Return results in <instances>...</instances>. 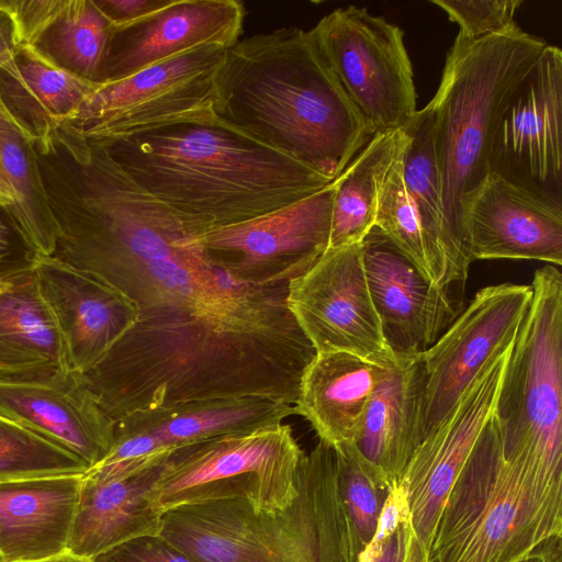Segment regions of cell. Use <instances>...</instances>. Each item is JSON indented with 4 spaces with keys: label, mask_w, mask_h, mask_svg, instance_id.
Listing matches in <instances>:
<instances>
[{
    "label": "cell",
    "mask_w": 562,
    "mask_h": 562,
    "mask_svg": "<svg viewBox=\"0 0 562 562\" xmlns=\"http://www.w3.org/2000/svg\"><path fill=\"white\" fill-rule=\"evenodd\" d=\"M296 414L282 400L244 396L200 400L130 414L116 427L149 434L164 446L177 449L214 437L255 431L282 424Z\"/></svg>",
    "instance_id": "25"
},
{
    "label": "cell",
    "mask_w": 562,
    "mask_h": 562,
    "mask_svg": "<svg viewBox=\"0 0 562 562\" xmlns=\"http://www.w3.org/2000/svg\"><path fill=\"white\" fill-rule=\"evenodd\" d=\"M88 469L72 453L0 416V482L83 474Z\"/></svg>",
    "instance_id": "34"
},
{
    "label": "cell",
    "mask_w": 562,
    "mask_h": 562,
    "mask_svg": "<svg viewBox=\"0 0 562 562\" xmlns=\"http://www.w3.org/2000/svg\"><path fill=\"white\" fill-rule=\"evenodd\" d=\"M560 535L562 504L507 465L492 417L447 497L428 562H517Z\"/></svg>",
    "instance_id": "7"
},
{
    "label": "cell",
    "mask_w": 562,
    "mask_h": 562,
    "mask_svg": "<svg viewBox=\"0 0 562 562\" xmlns=\"http://www.w3.org/2000/svg\"><path fill=\"white\" fill-rule=\"evenodd\" d=\"M19 46L90 82L102 85V70L114 26L93 0L7 1Z\"/></svg>",
    "instance_id": "21"
},
{
    "label": "cell",
    "mask_w": 562,
    "mask_h": 562,
    "mask_svg": "<svg viewBox=\"0 0 562 562\" xmlns=\"http://www.w3.org/2000/svg\"><path fill=\"white\" fill-rule=\"evenodd\" d=\"M315 353L281 285L228 313L138 317L100 362L80 374L115 423L200 400L262 396L295 405Z\"/></svg>",
    "instance_id": "1"
},
{
    "label": "cell",
    "mask_w": 562,
    "mask_h": 562,
    "mask_svg": "<svg viewBox=\"0 0 562 562\" xmlns=\"http://www.w3.org/2000/svg\"><path fill=\"white\" fill-rule=\"evenodd\" d=\"M303 454L283 423L186 445L164 461L148 501L162 514L229 499H244L256 512L282 510L297 495Z\"/></svg>",
    "instance_id": "8"
},
{
    "label": "cell",
    "mask_w": 562,
    "mask_h": 562,
    "mask_svg": "<svg viewBox=\"0 0 562 562\" xmlns=\"http://www.w3.org/2000/svg\"><path fill=\"white\" fill-rule=\"evenodd\" d=\"M226 47L204 45L100 85L64 123L110 142L181 122L216 117L215 79Z\"/></svg>",
    "instance_id": "9"
},
{
    "label": "cell",
    "mask_w": 562,
    "mask_h": 562,
    "mask_svg": "<svg viewBox=\"0 0 562 562\" xmlns=\"http://www.w3.org/2000/svg\"><path fill=\"white\" fill-rule=\"evenodd\" d=\"M402 562H428V550L415 536L411 527Z\"/></svg>",
    "instance_id": "43"
},
{
    "label": "cell",
    "mask_w": 562,
    "mask_h": 562,
    "mask_svg": "<svg viewBox=\"0 0 562 562\" xmlns=\"http://www.w3.org/2000/svg\"><path fill=\"white\" fill-rule=\"evenodd\" d=\"M411 527V521L403 524L385 542L381 554L374 562H402Z\"/></svg>",
    "instance_id": "41"
},
{
    "label": "cell",
    "mask_w": 562,
    "mask_h": 562,
    "mask_svg": "<svg viewBox=\"0 0 562 562\" xmlns=\"http://www.w3.org/2000/svg\"><path fill=\"white\" fill-rule=\"evenodd\" d=\"M0 183L12 203L4 210L29 245L52 256L56 224L46 195L34 132L5 103L0 91Z\"/></svg>",
    "instance_id": "28"
},
{
    "label": "cell",
    "mask_w": 562,
    "mask_h": 562,
    "mask_svg": "<svg viewBox=\"0 0 562 562\" xmlns=\"http://www.w3.org/2000/svg\"><path fill=\"white\" fill-rule=\"evenodd\" d=\"M296 482L282 510L256 512L244 499L181 506L164 513L159 536L192 562H357L333 446L319 440L304 453Z\"/></svg>",
    "instance_id": "4"
},
{
    "label": "cell",
    "mask_w": 562,
    "mask_h": 562,
    "mask_svg": "<svg viewBox=\"0 0 562 562\" xmlns=\"http://www.w3.org/2000/svg\"><path fill=\"white\" fill-rule=\"evenodd\" d=\"M404 131L409 138L402 155L405 188L418 213L424 232L442 260L451 283L463 284L468 278L456 262L443 214L434 117L428 104L416 111Z\"/></svg>",
    "instance_id": "31"
},
{
    "label": "cell",
    "mask_w": 562,
    "mask_h": 562,
    "mask_svg": "<svg viewBox=\"0 0 562 562\" xmlns=\"http://www.w3.org/2000/svg\"><path fill=\"white\" fill-rule=\"evenodd\" d=\"M12 203V200L5 189L0 183V207L7 210Z\"/></svg>",
    "instance_id": "45"
},
{
    "label": "cell",
    "mask_w": 562,
    "mask_h": 562,
    "mask_svg": "<svg viewBox=\"0 0 562 562\" xmlns=\"http://www.w3.org/2000/svg\"><path fill=\"white\" fill-rule=\"evenodd\" d=\"M215 114L263 144L337 179L375 134L311 30L283 26L226 49Z\"/></svg>",
    "instance_id": "2"
},
{
    "label": "cell",
    "mask_w": 562,
    "mask_h": 562,
    "mask_svg": "<svg viewBox=\"0 0 562 562\" xmlns=\"http://www.w3.org/2000/svg\"><path fill=\"white\" fill-rule=\"evenodd\" d=\"M546 46L516 23L476 41L457 35L428 103L448 236L467 278L473 261L464 225L468 202L491 173V146L502 112Z\"/></svg>",
    "instance_id": "5"
},
{
    "label": "cell",
    "mask_w": 562,
    "mask_h": 562,
    "mask_svg": "<svg viewBox=\"0 0 562 562\" xmlns=\"http://www.w3.org/2000/svg\"><path fill=\"white\" fill-rule=\"evenodd\" d=\"M245 8L237 0H170L128 25L114 27L102 83L204 45L232 47L240 38Z\"/></svg>",
    "instance_id": "18"
},
{
    "label": "cell",
    "mask_w": 562,
    "mask_h": 562,
    "mask_svg": "<svg viewBox=\"0 0 562 562\" xmlns=\"http://www.w3.org/2000/svg\"><path fill=\"white\" fill-rule=\"evenodd\" d=\"M402 155L395 160L381 186L374 226L431 284L440 288L452 285L442 260L424 232L418 213L405 188Z\"/></svg>",
    "instance_id": "32"
},
{
    "label": "cell",
    "mask_w": 562,
    "mask_h": 562,
    "mask_svg": "<svg viewBox=\"0 0 562 562\" xmlns=\"http://www.w3.org/2000/svg\"><path fill=\"white\" fill-rule=\"evenodd\" d=\"M531 552L539 562H562V535L544 539Z\"/></svg>",
    "instance_id": "42"
},
{
    "label": "cell",
    "mask_w": 562,
    "mask_h": 562,
    "mask_svg": "<svg viewBox=\"0 0 562 562\" xmlns=\"http://www.w3.org/2000/svg\"><path fill=\"white\" fill-rule=\"evenodd\" d=\"M0 75L12 83H22L18 66V45L14 38L10 18L4 12L0 1Z\"/></svg>",
    "instance_id": "40"
},
{
    "label": "cell",
    "mask_w": 562,
    "mask_h": 562,
    "mask_svg": "<svg viewBox=\"0 0 562 562\" xmlns=\"http://www.w3.org/2000/svg\"><path fill=\"white\" fill-rule=\"evenodd\" d=\"M100 144L142 189L199 231L274 212L334 181L217 116Z\"/></svg>",
    "instance_id": "3"
},
{
    "label": "cell",
    "mask_w": 562,
    "mask_h": 562,
    "mask_svg": "<svg viewBox=\"0 0 562 562\" xmlns=\"http://www.w3.org/2000/svg\"><path fill=\"white\" fill-rule=\"evenodd\" d=\"M22 83L0 80L1 94L11 111L34 134L66 122L100 86L55 65L31 46L18 47Z\"/></svg>",
    "instance_id": "30"
},
{
    "label": "cell",
    "mask_w": 562,
    "mask_h": 562,
    "mask_svg": "<svg viewBox=\"0 0 562 562\" xmlns=\"http://www.w3.org/2000/svg\"><path fill=\"white\" fill-rule=\"evenodd\" d=\"M408 142L404 130L375 133L337 178L328 248L359 244L371 231L381 186Z\"/></svg>",
    "instance_id": "29"
},
{
    "label": "cell",
    "mask_w": 562,
    "mask_h": 562,
    "mask_svg": "<svg viewBox=\"0 0 562 562\" xmlns=\"http://www.w3.org/2000/svg\"><path fill=\"white\" fill-rule=\"evenodd\" d=\"M361 246L368 288L387 346L395 356L424 352L464 310L457 284H431L376 226Z\"/></svg>",
    "instance_id": "16"
},
{
    "label": "cell",
    "mask_w": 562,
    "mask_h": 562,
    "mask_svg": "<svg viewBox=\"0 0 562 562\" xmlns=\"http://www.w3.org/2000/svg\"><path fill=\"white\" fill-rule=\"evenodd\" d=\"M82 474L0 482L4 562H36L67 551Z\"/></svg>",
    "instance_id": "22"
},
{
    "label": "cell",
    "mask_w": 562,
    "mask_h": 562,
    "mask_svg": "<svg viewBox=\"0 0 562 562\" xmlns=\"http://www.w3.org/2000/svg\"><path fill=\"white\" fill-rule=\"evenodd\" d=\"M8 282V281H7ZM5 282L0 283V286L3 285Z\"/></svg>",
    "instance_id": "48"
},
{
    "label": "cell",
    "mask_w": 562,
    "mask_h": 562,
    "mask_svg": "<svg viewBox=\"0 0 562 562\" xmlns=\"http://www.w3.org/2000/svg\"><path fill=\"white\" fill-rule=\"evenodd\" d=\"M472 260L524 259L562 265V209L490 173L468 202Z\"/></svg>",
    "instance_id": "20"
},
{
    "label": "cell",
    "mask_w": 562,
    "mask_h": 562,
    "mask_svg": "<svg viewBox=\"0 0 562 562\" xmlns=\"http://www.w3.org/2000/svg\"><path fill=\"white\" fill-rule=\"evenodd\" d=\"M423 373L419 355L396 356L369 402L355 445L394 484L415 451Z\"/></svg>",
    "instance_id": "26"
},
{
    "label": "cell",
    "mask_w": 562,
    "mask_h": 562,
    "mask_svg": "<svg viewBox=\"0 0 562 562\" xmlns=\"http://www.w3.org/2000/svg\"><path fill=\"white\" fill-rule=\"evenodd\" d=\"M337 179L318 192L250 221L203 231L215 266L254 286H279L306 272L328 249Z\"/></svg>",
    "instance_id": "12"
},
{
    "label": "cell",
    "mask_w": 562,
    "mask_h": 562,
    "mask_svg": "<svg viewBox=\"0 0 562 562\" xmlns=\"http://www.w3.org/2000/svg\"><path fill=\"white\" fill-rule=\"evenodd\" d=\"M407 521H411V516L406 492L403 485L396 482L384 502L375 532L357 562H374L385 542Z\"/></svg>",
    "instance_id": "37"
},
{
    "label": "cell",
    "mask_w": 562,
    "mask_h": 562,
    "mask_svg": "<svg viewBox=\"0 0 562 562\" xmlns=\"http://www.w3.org/2000/svg\"><path fill=\"white\" fill-rule=\"evenodd\" d=\"M512 346L494 420L504 461L562 502V273L547 265Z\"/></svg>",
    "instance_id": "6"
},
{
    "label": "cell",
    "mask_w": 562,
    "mask_h": 562,
    "mask_svg": "<svg viewBox=\"0 0 562 562\" xmlns=\"http://www.w3.org/2000/svg\"><path fill=\"white\" fill-rule=\"evenodd\" d=\"M90 562H192L160 536L137 538L120 544Z\"/></svg>",
    "instance_id": "38"
},
{
    "label": "cell",
    "mask_w": 562,
    "mask_h": 562,
    "mask_svg": "<svg viewBox=\"0 0 562 562\" xmlns=\"http://www.w3.org/2000/svg\"><path fill=\"white\" fill-rule=\"evenodd\" d=\"M512 346L486 363L449 416L418 445L398 480L406 492L413 531L427 550L447 497L494 415Z\"/></svg>",
    "instance_id": "15"
},
{
    "label": "cell",
    "mask_w": 562,
    "mask_h": 562,
    "mask_svg": "<svg viewBox=\"0 0 562 562\" xmlns=\"http://www.w3.org/2000/svg\"><path fill=\"white\" fill-rule=\"evenodd\" d=\"M37 255L0 207V283L34 270Z\"/></svg>",
    "instance_id": "36"
},
{
    "label": "cell",
    "mask_w": 562,
    "mask_h": 562,
    "mask_svg": "<svg viewBox=\"0 0 562 562\" xmlns=\"http://www.w3.org/2000/svg\"><path fill=\"white\" fill-rule=\"evenodd\" d=\"M70 370L66 346L34 270L0 286V376Z\"/></svg>",
    "instance_id": "27"
},
{
    "label": "cell",
    "mask_w": 562,
    "mask_h": 562,
    "mask_svg": "<svg viewBox=\"0 0 562 562\" xmlns=\"http://www.w3.org/2000/svg\"><path fill=\"white\" fill-rule=\"evenodd\" d=\"M333 448L336 453L339 495L361 553L375 532L393 484L382 470L363 457L355 442Z\"/></svg>",
    "instance_id": "33"
},
{
    "label": "cell",
    "mask_w": 562,
    "mask_h": 562,
    "mask_svg": "<svg viewBox=\"0 0 562 562\" xmlns=\"http://www.w3.org/2000/svg\"><path fill=\"white\" fill-rule=\"evenodd\" d=\"M430 3L459 25L458 36L476 41L514 24L522 0H430Z\"/></svg>",
    "instance_id": "35"
},
{
    "label": "cell",
    "mask_w": 562,
    "mask_h": 562,
    "mask_svg": "<svg viewBox=\"0 0 562 562\" xmlns=\"http://www.w3.org/2000/svg\"><path fill=\"white\" fill-rule=\"evenodd\" d=\"M286 303L316 352H347L382 367L396 361L371 300L361 243L328 248L288 283Z\"/></svg>",
    "instance_id": "14"
},
{
    "label": "cell",
    "mask_w": 562,
    "mask_h": 562,
    "mask_svg": "<svg viewBox=\"0 0 562 562\" xmlns=\"http://www.w3.org/2000/svg\"><path fill=\"white\" fill-rule=\"evenodd\" d=\"M531 297V285L485 286L437 341L419 353L423 387L417 447L449 416L486 363L514 344Z\"/></svg>",
    "instance_id": "11"
},
{
    "label": "cell",
    "mask_w": 562,
    "mask_h": 562,
    "mask_svg": "<svg viewBox=\"0 0 562 562\" xmlns=\"http://www.w3.org/2000/svg\"><path fill=\"white\" fill-rule=\"evenodd\" d=\"M517 562H539L538 559L530 552L526 558L517 561Z\"/></svg>",
    "instance_id": "46"
},
{
    "label": "cell",
    "mask_w": 562,
    "mask_h": 562,
    "mask_svg": "<svg viewBox=\"0 0 562 562\" xmlns=\"http://www.w3.org/2000/svg\"><path fill=\"white\" fill-rule=\"evenodd\" d=\"M490 171L562 209V50L547 44L497 122Z\"/></svg>",
    "instance_id": "13"
},
{
    "label": "cell",
    "mask_w": 562,
    "mask_h": 562,
    "mask_svg": "<svg viewBox=\"0 0 562 562\" xmlns=\"http://www.w3.org/2000/svg\"><path fill=\"white\" fill-rule=\"evenodd\" d=\"M0 562H4V561H3V558H2V555H1V552H0Z\"/></svg>",
    "instance_id": "47"
},
{
    "label": "cell",
    "mask_w": 562,
    "mask_h": 562,
    "mask_svg": "<svg viewBox=\"0 0 562 562\" xmlns=\"http://www.w3.org/2000/svg\"><path fill=\"white\" fill-rule=\"evenodd\" d=\"M162 463L105 481L82 474L67 551L90 560L131 540L159 536L164 514L149 504L148 493Z\"/></svg>",
    "instance_id": "23"
},
{
    "label": "cell",
    "mask_w": 562,
    "mask_h": 562,
    "mask_svg": "<svg viewBox=\"0 0 562 562\" xmlns=\"http://www.w3.org/2000/svg\"><path fill=\"white\" fill-rule=\"evenodd\" d=\"M114 27L134 23L158 11L170 0H93Z\"/></svg>",
    "instance_id": "39"
},
{
    "label": "cell",
    "mask_w": 562,
    "mask_h": 562,
    "mask_svg": "<svg viewBox=\"0 0 562 562\" xmlns=\"http://www.w3.org/2000/svg\"><path fill=\"white\" fill-rule=\"evenodd\" d=\"M311 32L375 133L404 130L417 111V93L403 31L366 8L349 5L324 15Z\"/></svg>",
    "instance_id": "10"
},
{
    "label": "cell",
    "mask_w": 562,
    "mask_h": 562,
    "mask_svg": "<svg viewBox=\"0 0 562 562\" xmlns=\"http://www.w3.org/2000/svg\"><path fill=\"white\" fill-rule=\"evenodd\" d=\"M385 368L347 352H316L301 376L296 415L333 447L355 442Z\"/></svg>",
    "instance_id": "24"
},
{
    "label": "cell",
    "mask_w": 562,
    "mask_h": 562,
    "mask_svg": "<svg viewBox=\"0 0 562 562\" xmlns=\"http://www.w3.org/2000/svg\"><path fill=\"white\" fill-rule=\"evenodd\" d=\"M0 416L67 450L89 469L113 442L114 422L71 370L0 376Z\"/></svg>",
    "instance_id": "17"
},
{
    "label": "cell",
    "mask_w": 562,
    "mask_h": 562,
    "mask_svg": "<svg viewBox=\"0 0 562 562\" xmlns=\"http://www.w3.org/2000/svg\"><path fill=\"white\" fill-rule=\"evenodd\" d=\"M36 562H90V561L88 559L77 557V555L66 551L56 557H53V558H49L46 560H42V561H36Z\"/></svg>",
    "instance_id": "44"
},
{
    "label": "cell",
    "mask_w": 562,
    "mask_h": 562,
    "mask_svg": "<svg viewBox=\"0 0 562 562\" xmlns=\"http://www.w3.org/2000/svg\"><path fill=\"white\" fill-rule=\"evenodd\" d=\"M34 272L59 327L71 371L81 373L100 362L138 321V305L98 277L42 255Z\"/></svg>",
    "instance_id": "19"
}]
</instances>
